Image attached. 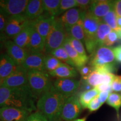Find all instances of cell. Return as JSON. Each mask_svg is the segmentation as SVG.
<instances>
[{"mask_svg":"<svg viewBox=\"0 0 121 121\" xmlns=\"http://www.w3.org/2000/svg\"><path fill=\"white\" fill-rule=\"evenodd\" d=\"M35 100L29 87L10 88L0 86V108L13 107L32 113L37 110Z\"/></svg>","mask_w":121,"mask_h":121,"instance_id":"6da1fadb","label":"cell"},{"mask_svg":"<svg viewBox=\"0 0 121 121\" xmlns=\"http://www.w3.org/2000/svg\"><path fill=\"white\" fill-rule=\"evenodd\" d=\"M67 99L58 93L53 85L38 100L37 109L49 121H60L63 105Z\"/></svg>","mask_w":121,"mask_h":121,"instance_id":"7a4b0ae2","label":"cell"},{"mask_svg":"<svg viewBox=\"0 0 121 121\" xmlns=\"http://www.w3.org/2000/svg\"><path fill=\"white\" fill-rule=\"evenodd\" d=\"M90 66L93 70L112 73L117 70V61L112 48L103 45L99 47L91 55Z\"/></svg>","mask_w":121,"mask_h":121,"instance_id":"3957f363","label":"cell"},{"mask_svg":"<svg viewBox=\"0 0 121 121\" xmlns=\"http://www.w3.org/2000/svg\"><path fill=\"white\" fill-rule=\"evenodd\" d=\"M29 86L35 99L38 100L53 86L50 75L46 71H28Z\"/></svg>","mask_w":121,"mask_h":121,"instance_id":"277c9868","label":"cell"},{"mask_svg":"<svg viewBox=\"0 0 121 121\" xmlns=\"http://www.w3.org/2000/svg\"><path fill=\"white\" fill-rule=\"evenodd\" d=\"M102 22L89 12H85L83 16V27L85 34V45L87 52L91 54L97 49L96 35L100 23Z\"/></svg>","mask_w":121,"mask_h":121,"instance_id":"5b68a950","label":"cell"},{"mask_svg":"<svg viewBox=\"0 0 121 121\" xmlns=\"http://www.w3.org/2000/svg\"><path fill=\"white\" fill-rule=\"evenodd\" d=\"M68 35L63 25L56 17L45 41L44 53H51L54 50L63 45Z\"/></svg>","mask_w":121,"mask_h":121,"instance_id":"8992f818","label":"cell"},{"mask_svg":"<svg viewBox=\"0 0 121 121\" xmlns=\"http://www.w3.org/2000/svg\"><path fill=\"white\" fill-rule=\"evenodd\" d=\"M31 22L24 14L10 16L4 30V35L7 38L13 39Z\"/></svg>","mask_w":121,"mask_h":121,"instance_id":"52a82bcc","label":"cell"},{"mask_svg":"<svg viewBox=\"0 0 121 121\" xmlns=\"http://www.w3.org/2000/svg\"><path fill=\"white\" fill-rule=\"evenodd\" d=\"M79 98L73 95L67 98L63 105L60 119L65 121H73L80 116L82 110Z\"/></svg>","mask_w":121,"mask_h":121,"instance_id":"ba28073f","label":"cell"},{"mask_svg":"<svg viewBox=\"0 0 121 121\" xmlns=\"http://www.w3.org/2000/svg\"><path fill=\"white\" fill-rule=\"evenodd\" d=\"M1 85L10 88H22L29 87L28 80V71L22 66L1 82Z\"/></svg>","mask_w":121,"mask_h":121,"instance_id":"9c48e42d","label":"cell"},{"mask_svg":"<svg viewBox=\"0 0 121 121\" xmlns=\"http://www.w3.org/2000/svg\"><path fill=\"white\" fill-rule=\"evenodd\" d=\"M80 85V81L72 78H57L53 83L54 89L67 98L75 95Z\"/></svg>","mask_w":121,"mask_h":121,"instance_id":"30bf717a","label":"cell"},{"mask_svg":"<svg viewBox=\"0 0 121 121\" xmlns=\"http://www.w3.org/2000/svg\"><path fill=\"white\" fill-rule=\"evenodd\" d=\"M29 0H0V8L9 16L24 14Z\"/></svg>","mask_w":121,"mask_h":121,"instance_id":"8fae6325","label":"cell"},{"mask_svg":"<svg viewBox=\"0 0 121 121\" xmlns=\"http://www.w3.org/2000/svg\"><path fill=\"white\" fill-rule=\"evenodd\" d=\"M31 113L13 107L0 108V119L2 121H26Z\"/></svg>","mask_w":121,"mask_h":121,"instance_id":"7c38bea8","label":"cell"},{"mask_svg":"<svg viewBox=\"0 0 121 121\" xmlns=\"http://www.w3.org/2000/svg\"><path fill=\"white\" fill-rule=\"evenodd\" d=\"M4 47L6 51V53L16 63L22 66L26 57L29 52L13 42V40L7 39L4 42Z\"/></svg>","mask_w":121,"mask_h":121,"instance_id":"4fadbf2b","label":"cell"},{"mask_svg":"<svg viewBox=\"0 0 121 121\" xmlns=\"http://www.w3.org/2000/svg\"><path fill=\"white\" fill-rule=\"evenodd\" d=\"M45 55L43 53L29 52L22 66L28 71H45L44 67Z\"/></svg>","mask_w":121,"mask_h":121,"instance_id":"5bb4252c","label":"cell"},{"mask_svg":"<svg viewBox=\"0 0 121 121\" xmlns=\"http://www.w3.org/2000/svg\"><path fill=\"white\" fill-rule=\"evenodd\" d=\"M86 11L78 7H75L60 15L58 19L67 31L82 19Z\"/></svg>","mask_w":121,"mask_h":121,"instance_id":"9a60e30c","label":"cell"},{"mask_svg":"<svg viewBox=\"0 0 121 121\" xmlns=\"http://www.w3.org/2000/svg\"><path fill=\"white\" fill-rule=\"evenodd\" d=\"M56 17L51 16L44 13L35 20L31 22L33 26L45 41L51 31Z\"/></svg>","mask_w":121,"mask_h":121,"instance_id":"2e32d148","label":"cell"},{"mask_svg":"<svg viewBox=\"0 0 121 121\" xmlns=\"http://www.w3.org/2000/svg\"><path fill=\"white\" fill-rule=\"evenodd\" d=\"M114 9V1L107 0L93 1L88 11L93 16L102 20L112 10Z\"/></svg>","mask_w":121,"mask_h":121,"instance_id":"e0dca14e","label":"cell"},{"mask_svg":"<svg viewBox=\"0 0 121 121\" xmlns=\"http://www.w3.org/2000/svg\"><path fill=\"white\" fill-rule=\"evenodd\" d=\"M116 75L114 73L99 72L93 70L85 81L93 88L100 85L112 84Z\"/></svg>","mask_w":121,"mask_h":121,"instance_id":"ac0fdd59","label":"cell"},{"mask_svg":"<svg viewBox=\"0 0 121 121\" xmlns=\"http://www.w3.org/2000/svg\"><path fill=\"white\" fill-rule=\"evenodd\" d=\"M7 53L0 54V80L2 81L20 67Z\"/></svg>","mask_w":121,"mask_h":121,"instance_id":"d6986e66","label":"cell"},{"mask_svg":"<svg viewBox=\"0 0 121 121\" xmlns=\"http://www.w3.org/2000/svg\"><path fill=\"white\" fill-rule=\"evenodd\" d=\"M44 13L42 0H30L24 15L31 22L35 20Z\"/></svg>","mask_w":121,"mask_h":121,"instance_id":"ffe728a7","label":"cell"},{"mask_svg":"<svg viewBox=\"0 0 121 121\" xmlns=\"http://www.w3.org/2000/svg\"><path fill=\"white\" fill-rule=\"evenodd\" d=\"M67 36L64 44H63V47L66 49V51H67L69 57L71 60L72 62L73 63L74 65H75V67L78 69L80 67L84 66V65H86V63L88 62L89 60L83 58L75 51V49L72 47V45L69 43Z\"/></svg>","mask_w":121,"mask_h":121,"instance_id":"44dd1931","label":"cell"},{"mask_svg":"<svg viewBox=\"0 0 121 121\" xmlns=\"http://www.w3.org/2000/svg\"><path fill=\"white\" fill-rule=\"evenodd\" d=\"M33 29V26L31 22L29 25L13 38V42L29 52V47Z\"/></svg>","mask_w":121,"mask_h":121,"instance_id":"7402d4cb","label":"cell"},{"mask_svg":"<svg viewBox=\"0 0 121 121\" xmlns=\"http://www.w3.org/2000/svg\"><path fill=\"white\" fill-rule=\"evenodd\" d=\"M33 25V24H32ZM45 41L38 31L33 27L31 38L29 47V52L43 53L44 52Z\"/></svg>","mask_w":121,"mask_h":121,"instance_id":"603a6c76","label":"cell"},{"mask_svg":"<svg viewBox=\"0 0 121 121\" xmlns=\"http://www.w3.org/2000/svg\"><path fill=\"white\" fill-rule=\"evenodd\" d=\"M48 73L57 78H73L78 75V71L75 67L65 63H63L53 72Z\"/></svg>","mask_w":121,"mask_h":121,"instance_id":"cb8c5ba5","label":"cell"},{"mask_svg":"<svg viewBox=\"0 0 121 121\" xmlns=\"http://www.w3.org/2000/svg\"><path fill=\"white\" fill-rule=\"evenodd\" d=\"M112 29L107 24L102 22L100 23L96 35V45L97 48L99 47L104 45V42L108 35L112 31Z\"/></svg>","mask_w":121,"mask_h":121,"instance_id":"d4e9b609","label":"cell"},{"mask_svg":"<svg viewBox=\"0 0 121 121\" xmlns=\"http://www.w3.org/2000/svg\"><path fill=\"white\" fill-rule=\"evenodd\" d=\"M44 13L53 17L58 16L60 0H42Z\"/></svg>","mask_w":121,"mask_h":121,"instance_id":"484cf974","label":"cell"},{"mask_svg":"<svg viewBox=\"0 0 121 121\" xmlns=\"http://www.w3.org/2000/svg\"><path fill=\"white\" fill-rule=\"evenodd\" d=\"M67 33L69 36L84 44L85 34L83 27V17L78 23L67 30Z\"/></svg>","mask_w":121,"mask_h":121,"instance_id":"4316f807","label":"cell"},{"mask_svg":"<svg viewBox=\"0 0 121 121\" xmlns=\"http://www.w3.org/2000/svg\"><path fill=\"white\" fill-rule=\"evenodd\" d=\"M99 93V91L95 87L90 89V90L84 91L82 93H81L78 98H79L80 104L82 106V108H87L89 103L95 98L98 96Z\"/></svg>","mask_w":121,"mask_h":121,"instance_id":"83f0119b","label":"cell"},{"mask_svg":"<svg viewBox=\"0 0 121 121\" xmlns=\"http://www.w3.org/2000/svg\"><path fill=\"white\" fill-rule=\"evenodd\" d=\"M60 60L54 57L51 54H46L45 58V71L48 73L53 72L62 64Z\"/></svg>","mask_w":121,"mask_h":121,"instance_id":"f1b7e54d","label":"cell"},{"mask_svg":"<svg viewBox=\"0 0 121 121\" xmlns=\"http://www.w3.org/2000/svg\"><path fill=\"white\" fill-rule=\"evenodd\" d=\"M49 54H51L53 56L60 60L62 62L66 63V64H68L72 66V67H75V65L69 57L67 51H66V49L63 46L54 50Z\"/></svg>","mask_w":121,"mask_h":121,"instance_id":"f546056e","label":"cell"},{"mask_svg":"<svg viewBox=\"0 0 121 121\" xmlns=\"http://www.w3.org/2000/svg\"><path fill=\"white\" fill-rule=\"evenodd\" d=\"M102 21L107 24L113 30L117 32L121 29L117 25V16L115 13L114 9L112 10L105 17L103 18Z\"/></svg>","mask_w":121,"mask_h":121,"instance_id":"4dcf8cb0","label":"cell"},{"mask_svg":"<svg viewBox=\"0 0 121 121\" xmlns=\"http://www.w3.org/2000/svg\"><path fill=\"white\" fill-rule=\"evenodd\" d=\"M67 37L72 47L75 49V51H76L81 56H82L83 58L89 60V58L86 53V50L85 48L84 47V44H83L81 42L79 41V40H77V39L71 37V36H69V34H68Z\"/></svg>","mask_w":121,"mask_h":121,"instance_id":"1f68e13d","label":"cell"},{"mask_svg":"<svg viewBox=\"0 0 121 121\" xmlns=\"http://www.w3.org/2000/svg\"><path fill=\"white\" fill-rule=\"evenodd\" d=\"M107 104L115 109L117 113V117H119V110L121 107V95L116 93H112L107 100Z\"/></svg>","mask_w":121,"mask_h":121,"instance_id":"d6a6232c","label":"cell"},{"mask_svg":"<svg viewBox=\"0 0 121 121\" xmlns=\"http://www.w3.org/2000/svg\"><path fill=\"white\" fill-rule=\"evenodd\" d=\"M76 0H60V8H59L58 16L72 8L77 7Z\"/></svg>","mask_w":121,"mask_h":121,"instance_id":"836d02e7","label":"cell"},{"mask_svg":"<svg viewBox=\"0 0 121 121\" xmlns=\"http://www.w3.org/2000/svg\"><path fill=\"white\" fill-rule=\"evenodd\" d=\"M10 16L0 8V34H4V30Z\"/></svg>","mask_w":121,"mask_h":121,"instance_id":"e575fe53","label":"cell"},{"mask_svg":"<svg viewBox=\"0 0 121 121\" xmlns=\"http://www.w3.org/2000/svg\"><path fill=\"white\" fill-rule=\"evenodd\" d=\"M118 35L117 31L112 30L106 38L105 42H104V45L110 47V46L116 43L118 41Z\"/></svg>","mask_w":121,"mask_h":121,"instance_id":"d590c367","label":"cell"},{"mask_svg":"<svg viewBox=\"0 0 121 121\" xmlns=\"http://www.w3.org/2000/svg\"><path fill=\"white\" fill-rule=\"evenodd\" d=\"M26 121H49L41 112L36 111L31 113L29 116Z\"/></svg>","mask_w":121,"mask_h":121,"instance_id":"8d00e7d4","label":"cell"},{"mask_svg":"<svg viewBox=\"0 0 121 121\" xmlns=\"http://www.w3.org/2000/svg\"><path fill=\"white\" fill-rule=\"evenodd\" d=\"M80 75L82 76V78L83 80H85L89 75L93 71V69L90 65H84L82 67H80L78 69Z\"/></svg>","mask_w":121,"mask_h":121,"instance_id":"74e56055","label":"cell"},{"mask_svg":"<svg viewBox=\"0 0 121 121\" xmlns=\"http://www.w3.org/2000/svg\"><path fill=\"white\" fill-rule=\"evenodd\" d=\"M103 105V104L100 102V100L99 99V97L96 96V98H95L87 106V109H89V110L90 112H94L96 111L99 109L100 108V107Z\"/></svg>","mask_w":121,"mask_h":121,"instance_id":"f35d334b","label":"cell"},{"mask_svg":"<svg viewBox=\"0 0 121 121\" xmlns=\"http://www.w3.org/2000/svg\"><path fill=\"white\" fill-rule=\"evenodd\" d=\"M77 4L78 6L81 10H84V11H87L89 10L90 7L93 4V1H91V0H76Z\"/></svg>","mask_w":121,"mask_h":121,"instance_id":"ab89813d","label":"cell"},{"mask_svg":"<svg viewBox=\"0 0 121 121\" xmlns=\"http://www.w3.org/2000/svg\"><path fill=\"white\" fill-rule=\"evenodd\" d=\"M111 85L113 91L121 92V76L116 75Z\"/></svg>","mask_w":121,"mask_h":121,"instance_id":"60d3db41","label":"cell"},{"mask_svg":"<svg viewBox=\"0 0 121 121\" xmlns=\"http://www.w3.org/2000/svg\"><path fill=\"white\" fill-rule=\"evenodd\" d=\"M112 49L116 61L121 63V45L112 48Z\"/></svg>","mask_w":121,"mask_h":121,"instance_id":"b9f144b4","label":"cell"},{"mask_svg":"<svg viewBox=\"0 0 121 121\" xmlns=\"http://www.w3.org/2000/svg\"><path fill=\"white\" fill-rule=\"evenodd\" d=\"M95 88L97 89V90L99 91V93L103 91H109L110 93H112L113 91L112 89L111 84H102L98 86L97 87H96Z\"/></svg>","mask_w":121,"mask_h":121,"instance_id":"7bdbcfd3","label":"cell"},{"mask_svg":"<svg viewBox=\"0 0 121 121\" xmlns=\"http://www.w3.org/2000/svg\"><path fill=\"white\" fill-rule=\"evenodd\" d=\"M114 10L117 17H121V0L114 1Z\"/></svg>","mask_w":121,"mask_h":121,"instance_id":"ee69618b","label":"cell"},{"mask_svg":"<svg viewBox=\"0 0 121 121\" xmlns=\"http://www.w3.org/2000/svg\"><path fill=\"white\" fill-rule=\"evenodd\" d=\"M112 93L109 91H103L100 92L98 95V97L100 101V102L103 104L105 102H107V99L109 96L110 94Z\"/></svg>","mask_w":121,"mask_h":121,"instance_id":"f6af8a7d","label":"cell"},{"mask_svg":"<svg viewBox=\"0 0 121 121\" xmlns=\"http://www.w3.org/2000/svg\"><path fill=\"white\" fill-rule=\"evenodd\" d=\"M7 38L4 34H0V44H4L6 40H7Z\"/></svg>","mask_w":121,"mask_h":121,"instance_id":"bcb514c9","label":"cell"},{"mask_svg":"<svg viewBox=\"0 0 121 121\" xmlns=\"http://www.w3.org/2000/svg\"><path fill=\"white\" fill-rule=\"evenodd\" d=\"M117 25L119 29H121V17H117Z\"/></svg>","mask_w":121,"mask_h":121,"instance_id":"7dc6e473","label":"cell"},{"mask_svg":"<svg viewBox=\"0 0 121 121\" xmlns=\"http://www.w3.org/2000/svg\"><path fill=\"white\" fill-rule=\"evenodd\" d=\"M86 117L82 118H80V119H76L75 120H74L73 121H86Z\"/></svg>","mask_w":121,"mask_h":121,"instance_id":"c3c4849f","label":"cell"},{"mask_svg":"<svg viewBox=\"0 0 121 121\" xmlns=\"http://www.w3.org/2000/svg\"><path fill=\"white\" fill-rule=\"evenodd\" d=\"M117 33H118V35L119 39H121V29L119 30L118 31H117Z\"/></svg>","mask_w":121,"mask_h":121,"instance_id":"681fc988","label":"cell"},{"mask_svg":"<svg viewBox=\"0 0 121 121\" xmlns=\"http://www.w3.org/2000/svg\"><path fill=\"white\" fill-rule=\"evenodd\" d=\"M3 46H4V44H0V51H1V48H2Z\"/></svg>","mask_w":121,"mask_h":121,"instance_id":"f907efd6","label":"cell"},{"mask_svg":"<svg viewBox=\"0 0 121 121\" xmlns=\"http://www.w3.org/2000/svg\"><path fill=\"white\" fill-rule=\"evenodd\" d=\"M1 82H2V81H1V80H0V86L1 85Z\"/></svg>","mask_w":121,"mask_h":121,"instance_id":"816d5d0a","label":"cell"},{"mask_svg":"<svg viewBox=\"0 0 121 121\" xmlns=\"http://www.w3.org/2000/svg\"><path fill=\"white\" fill-rule=\"evenodd\" d=\"M0 121H1V119H0Z\"/></svg>","mask_w":121,"mask_h":121,"instance_id":"f5cc1de1","label":"cell"},{"mask_svg":"<svg viewBox=\"0 0 121 121\" xmlns=\"http://www.w3.org/2000/svg\"></svg>","mask_w":121,"mask_h":121,"instance_id":"db71d44e","label":"cell"}]
</instances>
